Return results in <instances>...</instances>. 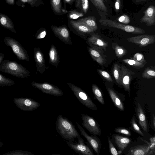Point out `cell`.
<instances>
[{
    "mask_svg": "<svg viewBox=\"0 0 155 155\" xmlns=\"http://www.w3.org/2000/svg\"><path fill=\"white\" fill-rule=\"evenodd\" d=\"M98 71L101 76L105 80L110 82L113 81L112 78L107 72L100 69L98 70Z\"/></svg>",
    "mask_w": 155,
    "mask_h": 155,
    "instance_id": "b9f144b4",
    "label": "cell"
},
{
    "mask_svg": "<svg viewBox=\"0 0 155 155\" xmlns=\"http://www.w3.org/2000/svg\"><path fill=\"white\" fill-rule=\"evenodd\" d=\"M82 125L88 132L94 135H101L100 127L96 120L91 117L87 114L81 113Z\"/></svg>",
    "mask_w": 155,
    "mask_h": 155,
    "instance_id": "52a82bcc",
    "label": "cell"
},
{
    "mask_svg": "<svg viewBox=\"0 0 155 155\" xmlns=\"http://www.w3.org/2000/svg\"><path fill=\"white\" fill-rule=\"evenodd\" d=\"M127 41L138 45L140 48L155 43V36L149 35H142L128 38Z\"/></svg>",
    "mask_w": 155,
    "mask_h": 155,
    "instance_id": "30bf717a",
    "label": "cell"
},
{
    "mask_svg": "<svg viewBox=\"0 0 155 155\" xmlns=\"http://www.w3.org/2000/svg\"><path fill=\"white\" fill-rule=\"evenodd\" d=\"M6 3L8 5H14L15 4V0H5Z\"/></svg>",
    "mask_w": 155,
    "mask_h": 155,
    "instance_id": "7dc6e473",
    "label": "cell"
},
{
    "mask_svg": "<svg viewBox=\"0 0 155 155\" xmlns=\"http://www.w3.org/2000/svg\"><path fill=\"white\" fill-rule=\"evenodd\" d=\"M84 14L82 12H79L76 9L68 12L67 16L69 20L77 19L84 16Z\"/></svg>",
    "mask_w": 155,
    "mask_h": 155,
    "instance_id": "836d02e7",
    "label": "cell"
},
{
    "mask_svg": "<svg viewBox=\"0 0 155 155\" xmlns=\"http://www.w3.org/2000/svg\"><path fill=\"white\" fill-rule=\"evenodd\" d=\"M75 6L76 8L81 9L84 14L87 13L89 8L88 0H76Z\"/></svg>",
    "mask_w": 155,
    "mask_h": 155,
    "instance_id": "f1b7e54d",
    "label": "cell"
},
{
    "mask_svg": "<svg viewBox=\"0 0 155 155\" xmlns=\"http://www.w3.org/2000/svg\"><path fill=\"white\" fill-rule=\"evenodd\" d=\"M121 7V0H116L115 3L114 7L116 12H118Z\"/></svg>",
    "mask_w": 155,
    "mask_h": 155,
    "instance_id": "bcb514c9",
    "label": "cell"
},
{
    "mask_svg": "<svg viewBox=\"0 0 155 155\" xmlns=\"http://www.w3.org/2000/svg\"><path fill=\"white\" fill-rule=\"evenodd\" d=\"M117 21L120 22L127 24L130 21L129 17L126 15H123L118 17L117 19Z\"/></svg>",
    "mask_w": 155,
    "mask_h": 155,
    "instance_id": "7bdbcfd3",
    "label": "cell"
},
{
    "mask_svg": "<svg viewBox=\"0 0 155 155\" xmlns=\"http://www.w3.org/2000/svg\"><path fill=\"white\" fill-rule=\"evenodd\" d=\"M4 57V54L2 52L0 53V65L3 61Z\"/></svg>",
    "mask_w": 155,
    "mask_h": 155,
    "instance_id": "c3c4849f",
    "label": "cell"
},
{
    "mask_svg": "<svg viewBox=\"0 0 155 155\" xmlns=\"http://www.w3.org/2000/svg\"><path fill=\"white\" fill-rule=\"evenodd\" d=\"M32 86L41 91L43 93L51 95L54 97L62 96L64 92L62 91L56 86L48 83H39L33 81L31 83Z\"/></svg>",
    "mask_w": 155,
    "mask_h": 155,
    "instance_id": "8992f818",
    "label": "cell"
},
{
    "mask_svg": "<svg viewBox=\"0 0 155 155\" xmlns=\"http://www.w3.org/2000/svg\"><path fill=\"white\" fill-rule=\"evenodd\" d=\"M144 15L140 19L141 22L146 23L148 26L155 24V7L154 5L150 6L143 12Z\"/></svg>",
    "mask_w": 155,
    "mask_h": 155,
    "instance_id": "e0dca14e",
    "label": "cell"
},
{
    "mask_svg": "<svg viewBox=\"0 0 155 155\" xmlns=\"http://www.w3.org/2000/svg\"><path fill=\"white\" fill-rule=\"evenodd\" d=\"M77 21L83 24L93 30L94 31L97 29L98 27L94 16H91L78 20Z\"/></svg>",
    "mask_w": 155,
    "mask_h": 155,
    "instance_id": "cb8c5ba5",
    "label": "cell"
},
{
    "mask_svg": "<svg viewBox=\"0 0 155 155\" xmlns=\"http://www.w3.org/2000/svg\"><path fill=\"white\" fill-rule=\"evenodd\" d=\"M92 90L96 99L101 104H105L103 94L97 86L95 84L92 85Z\"/></svg>",
    "mask_w": 155,
    "mask_h": 155,
    "instance_id": "f546056e",
    "label": "cell"
},
{
    "mask_svg": "<svg viewBox=\"0 0 155 155\" xmlns=\"http://www.w3.org/2000/svg\"><path fill=\"white\" fill-rule=\"evenodd\" d=\"M78 142L74 143L65 141L68 146L73 150L80 155H94L89 147L85 143L84 140L80 137Z\"/></svg>",
    "mask_w": 155,
    "mask_h": 155,
    "instance_id": "9c48e42d",
    "label": "cell"
},
{
    "mask_svg": "<svg viewBox=\"0 0 155 155\" xmlns=\"http://www.w3.org/2000/svg\"><path fill=\"white\" fill-rule=\"evenodd\" d=\"M122 61L128 65L137 69L143 68L145 64H144L136 61L133 59H123Z\"/></svg>",
    "mask_w": 155,
    "mask_h": 155,
    "instance_id": "d6a6232c",
    "label": "cell"
},
{
    "mask_svg": "<svg viewBox=\"0 0 155 155\" xmlns=\"http://www.w3.org/2000/svg\"><path fill=\"white\" fill-rule=\"evenodd\" d=\"M4 43L10 47L15 54L20 60L29 61V56L27 51L16 40L8 36L5 37L3 40Z\"/></svg>",
    "mask_w": 155,
    "mask_h": 155,
    "instance_id": "277c9868",
    "label": "cell"
},
{
    "mask_svg": "<svg viewBox=\"0 0 155 155\" xmlns=\"http://www.w3.org/2000/svg\"><path fill=\"white\" fill-rule=\"evenodd\" d=\"M50 4L54 13L58 15H62L64 14L62 7L61 0H50Z\"/></svg>",
    "mask_w": 155,
    "mask_h": 155,
    "instance_id": "4316f807",
    "label": "cell"
},
{
    "mask_svg": "<svg viewBox=\"0 0 155 155\" xmlns=\"http://www.w3.org/2000/svg\"><path fill=\"white\" fill-rule=\"evenodd\" d=\"M88 50L93 59L99 64L103 65L106 63V56L103 50L90 47H88Z\"/></svg>",
    "mask_w": 155,
    "mask_h": 155,
    "instance_id": "ac0fdd59",
    "label": "cell"
},
{
    "mask_svg": "<svg viewBox=\"0 0 155 155\" xmlns=\"http://www.w3.org/2000/svg\"><path fill=\"white\" fill-rule=\"evenodd\" d=\"M15 84L13 80L6 78L0 73V86H11Z\"/></svg>",
    "mask_w": 155,
    "mask_h": 155,
    "instance_id": "8d00e7d4",
    "label": "cell"
},
{
    "mask_svg": "<svg viewBox=\"0 0 155 155\" xmlns=\"http://www.w3.org/2000/svg\"><path fill=\"white\" fill-rule=\"evenodd\" d=\"M113 75L116 82L120 85L121 74V66L117 64H115L113 68Z\"/></svg>",
    "mask_w": 155,
    "mask_h": 155,
    "instance_id": "e575fe53",
    "label": "cell"
},
{
    "mask_svg": "<svg viewBox=\"0 0 155 155\" xmlns=\"http://www.w3.org/2000/svg\"><path fill=\"white\" fill-rule=\"evenodd\" d=\"M150 150L147 144L138 145L131 147L127 155H147Z\"/></svg>",
    "mask_w": 155,
    "mask_h": 155,
    "instance_id": "44dd1931",
    "label": "cell"
},
{
    "mask_svg": "<svg viewBox=\"0 0 155 155\" xmlns=\"http://www.w3.org/2000/svg\"><path fill=\"white\" fill-rule=\"evenodd\" d=\"M107 91L110 96L115 106L119 110L122 111H124V105L116 93L112 89L110 88L107 89Z\"/></svg>",
    "mask_w": 155,
    "mask_h": 155,
    "instance_id": "603a6c76",
    "label": "cell"
},
{
    "mask_svg": "<svg viewBox=\"0 0 155 155\" xmlns=\"http://www.w3.org/2000/svg\"><path fill=\"white\" fill-rule=\"evenodd\" d=\"M87 43L90 47L105 51L108 46L107 42L97 33L94 34L87 39Z\"/></svg>",
    "mask_w": 155,
    "mask_h": 155,
    "instance_id": "9a60e30c",
    "label": "cell"
},
{
    "mask_svg": "<svg viewBox=\"0 0 155 155\" xmlns=\"http://www.w3.org/2000/svg\"><path fill=\"white\" fill-rule=\"evenodd\" d=\"M76 0H63L64 6L62 8V10L64 14H65L68 12L66 9V5L67 4L71 6L73 3L75 2Z\"/></svg>",
    "mask_w": 155,
    "mask_h": 155,
    "instance_id": "ee69618b",
    "label": "cell"
},
{
    "mask_svg": "<svg viewBox=\"0 0 155 155\" xmlns=\"http://www.w3.org/2000/svg\"><path fill=\"white\" fill-rule=\"evenodd\" d=\"M90 1L98 9L103 12H107L108 10L104 4V0H90Z\"/></svg>",
    "mask_w": 155,
    "mask_h": 155,
    "instance_id": "1f68e13d",
    "label": "cell"
},
{
    "mask_svg": "<svg viewBox=\"0 0 155 155\" xmlns=\"http://www.w3.org/2000/svg\"><path fill=\"white\" fill-rule=\"evenodd\" d=\"M136 114L140 125L144 131L147 132L148 127L146 117L141 105L139 103L137 105Z\"/></svg>",
    "mask_w": 155,
    "mask_h": 155,
    "instance_id": "ffe728a7",
    "label": "cell"
},
{
    "mask_svg": "<svg viewBox=\"0 0 155 155\" xmlns=\"http://www.w3.org/2000/svg\"><path fill=\"white\" fill-rule=\"evenodd\" d=\"M50 63L54 66H57L60 63L59 58L55 46L51 45L49 53Z\"/></svg>",
    "mask_w": 155,
    "mask_h": 155,
    "instance_id": "d4e9b609",
    "label": "cell"
},
{
    "mask_svg": "<svg viewBox=\"0 0 155 155\" xmlns=\"http://www.w3.org/2000/svg\"><path fill=\"white\" fill-rule=\"evenodd\" d=\"M34 56L37 71L43 74L45 71L46 66L43 54L39 48H34Z\"/></svg>",
    "mask_w": 155,
    "mask_h": 155,
    "instance_id": "2e32d148",
    "label": "cell"
},
{
    "mask_svg": "<svg viewBox=\"0 0 155 155\" xmlns=\"http://www.w3.org/2000/svg\"><path fill=\"white\" fill-rule=\"evenodd\" d=\"M76 123L82 136L87 140L96 153L99 155L101 147V144L100 140L96 135H89L79 123L77 122H76Z\"/></svg>",
    "mask_w": 155,
    "mask_h": 155,
    "instance_id": "8fae6325",
    "label": "cell"
},
{
    "mask_svg": "<svg viewBox=\"0 0 155 155\" xmlns=\"http://www.w3.org/2000/svg\"><path fill=\"white\" fill-rule=\"evenodd\" d=\"M150 150L155 149V137L154 136L150 138Z\"/></svg>",
    "mask_w": 155,
    "mask_h": 155,
    "instance_id": "f6af8a7d",
    "label": "cell"
},
{
    "mask_svg": "<svg viewBox=\"0 0 155 155\" xmlns=\"http://www.w3.org/2000/svg\"><path fill=\"white\" fill-rule=\"evenodd\" d=\"M99 22L102 25L117 28L128 33L134 34H143L146 33L141 28L120 23L110 19H101Z\"/></svg>",
    "mask_w": 155,
    "mask_h": 155,
    "instance_id": "5b68a950",
    "label": "cell"
},
{
    "mask_svg": "<svg viewBox=\"0 0 155 155\" xmlns=\"http://www.w3.org/2000/svg\"><path fill=\"white\" fill-rule=\"evenodd\" d=\"M16 5L22 7H25V4H28L32 7H37L44 5L42 0H17Z\"/></svg>",
    "mask_w": 155,
    "mask_h": 155,
    "instance_id": "484cf974",
    "label": "cell"
},
{
    "mask_svg": "<svg viewBox=\"0 0 155 155\" xmlns=\"http://www.w3.org/2000/svg\"><path fill=\"white\" fill-rule=\"evenodd\" d=\"M130 123L131 125L130 128L132 130L141 136L144 137V134L137 123L134 116H133L132 118Z\"/></svg>",
    "mask_w": 155,
    "mask_h": 155,
    "instance_id": "d590c367",
    "label": "cell"
},
{
    "mask_svg": "<svg viewBox=\"0 0 155 155\" xmlns=\"http://www.w3.org/2000/svg\"><path fill=\"white\" fill-rule=\"evenodd\" d=\"M111 47L115 51L116 57L118 58H122L127 53L126 49L116 43H112Z\"/></svg>",
    "mask_w": 155,
    "mask_h": 155,
    "instance_id": "83f0119b",
    "label": "cell"
},
{
    "mask_svg": "<svg viewBox=\"0 0 155 155\" xmlns=\"http://www.w3.org/2000/svg\"><path fill=\"white\" fill-rule=\"evenodd\" d=\"M0 71L14 76L24 78L29 76L30 72L21 64L14 61L5 59L0 65Z\"/></svg>",
    "mask_w": 155,
    "mask_h": 155,
    "instance_id": "7a4b0ae2",
    "label": "cell"
},
{
    "mask_svg": "<svg viewBox=\"0 0 155 155\" xmlns=\"http://www.w3.org/2000/svg\"><path fill=\"white\" fill-rule=\"evenodd\" d=\"M55 127L57 131L64 140L74 142L75 139L81 137L74 125L68 119L60 114L56 119Z\"/></svg>",
    "mask_w": 155,
    "mask_h": 155,
    "instance_id": "6da1fadb",
    "label": "cell"
},
{
    "mask_svg": "<svg viewBox=\"0 0 155 155\" xmlns=\"http://www.w3.org/2000/svg\"><path fill=\"white\" fill-rule=\"evenodd\" d=\"M14 102L20 109L26 111L33 110L41 106L38 102L28 98H15Z\"/></svg>",
    "mask_w": 155,
    "mask_h": 155,
    "instance_id": "7c38bea8",
    "label": "cell"
},
{
    "mask_svg": "<svg viewBox=\"0 0 155 155\" xmlns=\"http://www.w3.org/2000/svg\"><path fill=\"white\" fill-rule=\"evenodd\" d=\"M67 84L76 97L82 104L92 110H97L96 106L85 92L72 83L69 82Z\"/></svg>",
    "mask_w": 155,
    "mask_h": 155,
    "instance_id": "3957f363",
    "label": "cell"
},
{
    "mask_svg": "<svg viewBox=\"0 0 155 155\" xmlns=\"http://www.w3.org/2000/svg\"><path fill=\"white\" fill-rule=\"evenodd\" d=\"M134 0L136 2H141L145 1H146L147 0Z\"/></svg>",
    "mask_w": 155,
    "mask_h": 155,
    "instance_id": "f907efd6",
    "label": "cell"
},
{
    "mask_svg": "<svg viewBox=\"0 0 155 155\" xmlns=\"http://www.w3.org/2000/svg\"><path fill=\"white\" fill-rule=\"evenodd\" d=\"M114 131L115 132L123 134L127 136H132L131 132L127 128L122 127H117L114 129Z\"/></svg>",
    "mask_w": 155,
    "mask_h": 155,
    "instance_id": "74e56055",
    "label": "cell"
},
{
    "mask_svg": "<svg viewBox=\"0 0 155 155\" xmlns=\"http://www.w3.org/2000/svg\"></svg>",
    "mask_w": 155,
    "mask_h": 155,
    "instance_id": "f5cc1de1",
    "label": "cell"
},
{
    "mask_svg": "<svg viewBox=\"0 0 155 155\" xmlns=\"http://www.w3.org/2000/svg\"><path fill=\"white\" fill-rule=\"evenodd\" d=\"M47 31L45 28H41L38 30L35 35V37L37 39H41L45 37Z\"/></svg>",
    "mask_w": 155,
    "mask_h": 155,
    "instance_id": "f35d334b",
    "label": "cell"
},
{
    "mask_svg": "<svg viewBox=\"0 0 155 155\" xmlns=\"http://www.w3.org/2000/svg\"><path fill=\"white\" fill-rule=\"evenodd\" d=\"M134 73L125 66H121L120 85H121L129 94L130 92V84Z\"/></svg>",
    "mask_w": 155,
    "mask_h": 155,
    "instance_id": "4fadbf2b",
    "label": "cell"
},
{
    "mask_svg": "<svg viewBox=\"0 0 155 155\" xmlns=\"http://www.w3.org/2000/svg\"><path fill=\"white\" fill-rule=\"evenodd\" d=\"M104 0L106 2H107V0Z\"/></svg>",
    "mask_w": 155,
    "mask_h": 155,
    "instance_id": "816d5d0a",
    "label": "cell"
},
{
    "mask_svg": "<svg viewBox=\"0 0 155 155\" xmlns=\"http://www.w3.org/2000/svg\"><path fill=\"white\" fill-rule=\"evenodd\" d=\"M68 24L74 33L81 37H83L85 34L94 31L87 26L77 21L70 20L68 21Z\"/></svg>",
    "mask_w": 155,
    "mask_h": 155,
    "instance_id": "5bb4252c",
    "label": "cell"
},
{
    "mask_svg": "<svg viewBox=\"0 0 155 155\" xmlns=\"http://www.w3.org/2000/svg\"><path fill=\"white\" fill-rule=\"evenodd\" d=\"M152 121H153V129L155 130V116L154 114L152 115Z\"/></svg>",
    "mask_w": 155,
    "mask_h": 155,
    "instance_id": "681fc988",
    "label": "cell"
},
{
    "mask_svg": "<svg viewBox=\"0 0 155 155\" xmlns=\"http://www.w3.org/2000/svg\"><path fill=\"white\" fill-rule=\"evenodd\" d=\"M142 77L146 79H151L155 77L154 67H149L146 68L142 73Z\"/></svg>",
    "mask_w": 155,
    "mask_h": 155,
    "instance_id": "4dcf8cb0",
    "label": "cell"
},
{
    "mask_svg": "<svg viewBox=\"0 0 155 155\" xmlns=\"http://www.w3.org/2000/svg\"><path fill=\"white\" fill-rule=\"evenodd\" d=\"M51 28L54 35L66 44H72L70 31L65 25L61 26L52 25Z\"/></svg>",
    "mask_w": 155,
    "mask_h": 155,
    "instance_id": "ba28073f",
    "label": "cell"
},
{
    "mask_svg": "<svg viewBox=\"0 0 155 155\" xmlns=\"http://www.w3.org/2000/svg\"><path fill=\"white\" fill-rule=\"evenodd\" d=\"M0 25L13 33H16L14 24L10 18L6 15L1 13Z\"/></svg>",
    "mask_w": 155,
    "mask_h": 155,
    "instance_id": "7402d4cb",
    "label": "cell"
},
{
    "mask_svg": "<svg viewBox=\"0 0 155 155\" xmlns=\"http://www.w3.org/2000/svg\"><path fill=\"white\" fill-rule=\"evenodd\" d=\"M107 139L108 143L109 149L111 154L113 155H117L120 154V153H118L116 149L115 148L109 137H108Z\"/></svg>",
    "mask_w": 155,
    "mask_h": 155,
    "instance_id": "ab89813d",
    "label": "cell"
},
{
    "mask_svg": "<svg viewBox=\"0 0 155 155\" xmlns=\"http://www.w3.org/2000/svg\"><path fill=\"white\" fill-rule=\"evenodd\" d=\"M112 136L115 144L122 152L127 147L131 141L129 138L118 134H113Z\"/></svg>",
    "mask_w": 155,
    "mask_h": 155,
    "instance_id": "d6986e66",
    "label": "cell"
},
{
    "mask_svg": "<svg viewBox=\"0 0 155 155\" xmlns=\"http://www.w3.org/2000/svg\"><path fill=\"white\" fill-rule=\"evenodd\" d=\"M133 59L145 64L147 61L143 55L139 53L135 54L133 56Z\"/></svg>",
    "mask_w": 155,
    "mask_h": 155,
    "instance_id": "60d3db41",
    "label": "cell"
}]
</instances>
